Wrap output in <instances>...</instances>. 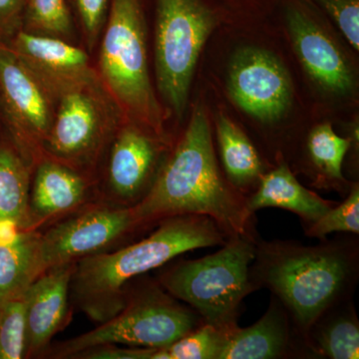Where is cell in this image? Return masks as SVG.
<instances>
[{
  "label": "cell",
  "mask_w": 359,
  "mask_h": 359,
  "mask_svg": "<svg viewBox=\"0 0 359 359\" xmlns=\"http://www.w3.org/2000/svg\"><path fill=\"white\" fill-rule=\"evenodd\" d=\"M245 198L222 173L209 121L198 107L172 146L152 190L133 210L148 230L169 217L202 215L214 219L229 238L257 241L256 215L248 210Z\"/></svg>",
  "instance_id": "6da1fadb"
},
{
  "label": "cell",
  "mask_w": 359,
  "mask_h": 359,
  "mask_svg": "<svg viewBox=\"0 0 359 359\" xmlns=\"http://www.w3.org/2000/svg\"><path fill=\"white\" fill-rule=\"evenodd\" d=\"M250 273L259 290H271L282 302L306 342L321 314L353 297L359 278L358 236L325 238L316 245L259 238Z\"/></svg>",
  "instance_id": "7a4b0ae2"
},
{
  "label": "cell",
  "mask_w": 359,
  "mask_h": 359,
  "mask_svg": "<svg viewBox=\"0 0 359 359\" xmlns=\"http://www.w3.org/2000/svg\"><path fill=\"white\" fill-rule=\"evenodd\" d=\"M148 237L75 264L70 301L97 325L119 313L129 283L163 268L174 259L205 248L221 247L228 235L214 219L202 215H179L156 224Z\"/></svg>",
  "instance_id": "3957f363"
},
{
  "label": "cell",
  "mask_w": 359,
  "mask_h": 359,
  "mask_svg": "<svg viewBox=\"0 0 359 359\" xmlns=\"http://www.w3.org/2000/svg\"><path fill=\"white\" fill-rule=\"evenodd\" d=\"M203 323L199 314L172 297L157 280L141 276L129 283L119 313L90 332L50 344L42 358L73 359L105 346L162 348Z\"/></svg>",
  "instance_id": "277c9868"
},
{
  "label": "cell",
  "mask_w": 359,
  "mask_h": 359,
  "mask_svg": "<svg viewBox=\"0 0 359 359\" xmlns=\"http://www.w3.org/2000/svg\"><path fill=\"white\" fill-rule=\"evenodd\" d=\"M145 26L144 0H110L96 70L125 119L170 141L149 75Z\"/></svg>",
  "instance_id": "5b68a950"
},
{
  "label": "cell",
  "mask_w": 359,
  "mask_h": 359,
  "mask_svg": "<svg viewBox=\"0 0 359 359\" xmlns=\"http://www.w3.org/2000/svg\"><path fill=\"white\" fill-rule=\"evenodd\" d=\"M257 241L230 238L214 254L163 269L156 280L204 323L230 330L238 325L245 297L259 290L250 273Z\"/></svg>",
  "instance_id": "8992f818"
},
{
  "label": "cell",
  "mask_w": 359,
  "mask_h": 359,
  "mask_svg": "<svg viewBox=\"0 0 359 359\" xmlns=\"http://www.w3.org/2000/svg\"><path fill=\"white\" fill-rule=\"evenodd\" d=\"M55 115L43 156L96 182L106 151L125 117L98 73L54 95Z\"/></svg>",
  "instance_id": "52a82bcc"
},
{
  "label": "cell",
  "mask_w": 359,
  "mask_h": 359,
  "mask_svg": "<svg viewBox=\"0 0 359 359\" xmlns=\"http://www.w3.org/2000/svg\"><path fill=\"white\" fill-rule=\"evenodd\" d=\"M154 6L157 84L181 118L201 51L221 13L210 0H154Z\"/></svg>",
  "instance_id": "ba28073f"
},
{
  "label": "cell",
  "mask_w": 359,
  "mask_h": 359,
  "mask_svg": "<svg viewBox=\"0 0 359 359\" xmlns=\"http://www.w3.org/2000/svg\"><path fill=\"white\" fill-rule=\"evenodd\" d=\"M146 231L148 229L137 218L133 208L100 201L92 203L39 231L34 280L55 266L75 264L129 244Z\"/></svg>",
  "instance_id": "9c48e42d"
},
{
  "label": "cell",
  "mask_w": 359,
  "mask_h": 359,
  "mask_svg": "<svg viewBox=\"0 0 359 359\" xmlns=\"http://www.w3.org/2000/svg\"><path fill=\"white\" fill-rule=\"evenodd\" d=\"M172 146L146 127L125 119L97 175L99 201L122 208L140 204L152 190Z\"/></svg>",
  "instance_id": "30bf717a"
},
{
  "label": "cell",
  "mask_w": 359,
  "mask_h": 359,
  "mask_svg": "<svg viewBox=\"0 0 359 359\" xmlns=\"http://www.w3.org/2000/svg\"><path fill=\"white\" fill-rule=\"evenodd\" d=\"M55 115V101L39 78L0 44V129L39 162Z\"/></svg>",
  "instance_id": "8fae6325"
},
{
  "label": "cell",
  "mask_w": 359,
  "mask_h": 359,
  "mask_svg": "<svg viewBox=\"0 0 359 359\" xmlns=\"http://www.w3.org/2000/svg\"><path fill=\"white\" fill-rule=\"evenodd\" d=\"M229 92L241 109L264 123L280 119L292 100L289 73L269 51L241 49L231 59Z\"/></svg>",
  "instance_id": "7c38bea8"
},
{
  "label": "cell",
  "mask_w": 359,
  "mask_h": 359,
  "mask_svg": "<svg viewBox=\"0 0 359 359\" xmlns=\"http://www.w3.org/2000/svg\"><path fill=\"white\" fill-rule=\"evenodd\" d=\"M98 201L93 179L43 156L33 171L28 230H43Z\"/></svg>",
  "instance_id": "4fadbf2b"
},
{
  "label": "cell",
  "mask_w": 359,
  "mask_h": 359,
  "mask_svg": "<svg viewBox=\"0 0 359 359\" xmlns=\"http://www.w3.org/2000/svg\"><path fill=\"white\" fill-rule=\"evenodd\" d=\"M309 0H283L292 44L313 81L328 91L347 94L353 89V71L337 44L309 11Z\"/></svg>",
  "instance_id": "5bb4252c"
},
{
  "label": "cell",
  "mask_w": 359,
  "mask_h": 359,
  "mask_svg": "<svg viewBox=\"0 0 359 359\" xmlns=\"http://www.w3.org/2000/svg\"><path fill=\"white\" fill-rule=\"evenodd\" d=\"M75 264L48 269L25 290V359L42 358L53 337L69 325L71 278Z\"/></svg>",
  "instance_id": "9a60e30c"
},
{
  "label": "cell",
  "mask_w": 359,
  "mask_h": 359,
  "mask_svg": "<svg viewBox=\"0 0 359 359\" xmlns=\"http://www.w3.org/2000/svg\"><path fill=\"white\" fill-rule=\"evenodd\" d=\"M6 46L32 71L52 97L97 74L88 53L67 40L21 29Z\"/></svg>",
  "instance_id": "2e32d148"
},
{
  "label": "cell",
  "mask_w": 359,
  "mask_h": 359,
  "mask_svg": "<svg viewBox=\"0 0 359 359\" xmlns=\"http://www.w3.org/2000/svg\"><path fill=\"white\" fill-rule=\"evenodd\" d=\"M313 358L287 309L271 294L266 313L254 325L229 330L219 359Z\"/></svg>",
  "instance_id": "e0dca14e"
},
{
  "label": "cell",
  "mask_w": 359,
  "mask_h": 359,
  "mask_svg": "<svg viewBox=\"0 0 359 359\" xmlns=\"http://www.w3.org/2000/svg\"><path fill=\"white\" fill-rule=\"evenodd\" d=\"M248 210L256 214L264 208H278L297 215L304 229L316 223L339 202L323 199L299 183L287 163L266 172L256 190L245 198Z\"/></svg>",
  "instance_id": "ac0fdd59"
},
{
  "label": "cell",
  "mask_w": 359,
  "mask_h": 359,
  "mask_svg": "<svg viewBox=\"0 0 359 359\" xmlns=\"http://www.w3.org/2000/svg\"><path fill=\"white\" fill-rule=\"evenodd\" d=\"M35 165V161L0 129V224L28 230V203Z\"/></svg>",
  "instance_id": "d6986e66"
},
{
  "label": "cell",
  "mask_w": 359,
  "mask_h": 359,
  "mask_svg": "<svg viewBox=\"0 0 359 359\" xmlns=\"http://www.w3.org/2000/svg\"><path fill=\"white\" fill-rule=\"evenodd\" d=\"M306 344L313 358L358 359L359 320L353 297L321 314L309 328Z\"/></svg>",
  "instance_id": "ffe728a7"
},
{
  "label": "cell",
  "mask_w": 359,
  "mask_h": 359,
  "mask_svg": "<svg viewBox=\"0 0 359 359\" xmlns=\"http://www.w3.org/2000/svg\"><path fill=\"white\" fill-rule=\"evenodd\" d=\"M216 134L224 177L247 197L266 173L263 161L249 137L230 118L218 116Z\"/></svg>",
  "instance_id": "44dd1931"
},
{
  "label": "cell",
  "mask_w": 359,
  "mask_h": 359,
  "mask_svg": "<svg viewBox=\"0 0 359 359\" xmlns=\"http://www.w3.org/2000/svg\"><path fill=\"white\" fill-rule=\"evenodd\" d=\"M39 231L0 224V302L25 294L34 280Z\"/></svg>",
  "instance_id": "7402d4cb"
},
{
  "label": "cell",
  "mask_w": 359,
  "mask_h": 359,
  "mask_svg": "<svg viewBox=\"0 0 359 359\" xmlns=\"http://www.w3.org/2000/svg\"><path fill=\"white\" fill-rule=\"evenodd\" d=\"M353 146V140L335 133L332 125L325 123L314 127L306 139V151L313 168L316 185L320 189H334L346 197L351 184L342 173L344 159Z\"/></svg>",
  "instance_id": "603a6c76"
},
{
  "label": "cell",
  "mask_w": 359,
  "mask_h": 359,
  "mask_svg": "<svg viewBox=\"0 0 359 359\" xmlns=\"http://www.w3.org/2000/svg\"><path fill=\"white\" fill-rule=\"evenodd\" d=\"M22 30L70 41L74 26L67 0H25Z\"/></svg>",
  "instance_id": "cb8c5ba5"
},
{
  "label": "cell",
  "mask_w": 359,
  "mask_h": 359,
  "mask_svg": "<svg viewBox=\"0 0 359 359\" xmlns=\"http://www.w3.org/2000/svg\"><path fill=\"white\" fill-rule=\"evenodd\" d=\"M228 332L203 323L170 346L155 348L150 359H219Z\"/></svg>",
  "instance_id": "d4e9b609"
},
{
  "label": "cell",
  "mask_w": 359,
  "mask_h": 359,
  "mask_svg": "<svg viewBox=\"0 0 359 359\" xmlns=\"http://www.w3.org/2000/svg\"><path fill=\"white\" fill-rule=\"evenodd\" d=\"M25 294L0 302V359H23L26 346Z\"/></svg>",
  "instance_id": "484cf974"
},
{
  "label": "cell",
  "mask_w": 359,
  "mask_h": 359,
  "mask_svg": "<svg viewBox=\"0 0 359 359\" xmlns=\"http://www.w3.org/2000/svg\"><path fill=\"white\" fill-rule=\"evenodd\" d=\"M334 233L359 235V185L351 184L342 202L328 210L316 223L304 229L306 237L323 241Z\"/></svg>",
  "instance_id": "4316f807"
},
{
  "label": "cell",
  "mask_w": 359,
  "mask_h": 359,
  "mask_svg": "<svg viewBox=\"0 0 359 359\" xmlns=\"http://www.w3.org/2000/svg\"><path fill=\"white\" fill-rule=\"evenodd\" d=\"M71 13L76 16L89 51L95 48L107 20L110 0H67Z\"/></svg>",
  "instance_id": "83f0119b"
},
{
  "label": "cell",
  "mask_w": 359,
  "mask_h": 359,
  "mask_svg": "<svg viewBox=\"0 0 359 359\" xmlns=\"http://www.w3.org/2000/svg\"><path fill=\"white\" fill-rule=\"evenodd\" d=\"M332 18L349 43L359 49V0H309Z\"/></svg>",
  "instance_id": "f1b7e54d"
},
{
  "label": "cell",
  "mask_w": 359,
  "mask_h": 359,
  "mask_svg": "<svg viewBox=\"0 0 359 359\" xmlns=\"http://www.w3.org/2000/svg\"><path fill=\"white\" fill-rule=\"evenodd\" d=\"M25 0H0V44L6 45L22 29Z\"/></svg>",
  "instance_id": "f546056e"
}]
</instances>
